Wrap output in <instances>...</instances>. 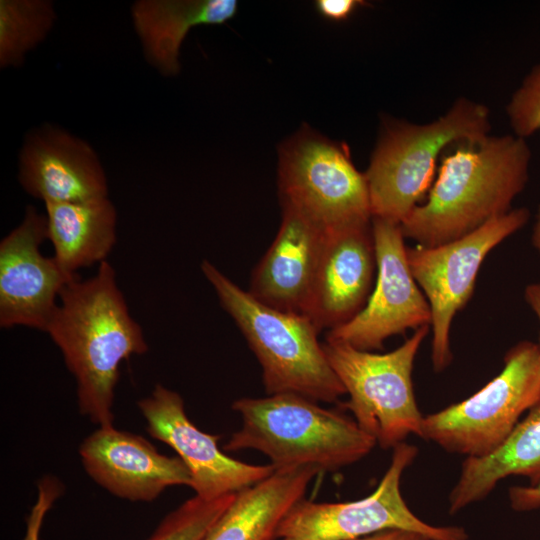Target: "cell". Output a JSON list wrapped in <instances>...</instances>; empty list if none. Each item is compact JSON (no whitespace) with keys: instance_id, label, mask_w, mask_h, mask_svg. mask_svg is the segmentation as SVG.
<instances>
[{"instance_id":"cell-1","label":"cell","mask_w":540,"mask_h":540,"mask_svg":"<svg viewBox=\"0 0 540 540\" xmlns=\"http://www.w3.org/2000/svg\"><path fill=\"white\" fill-rule=\"evenodd\" d=\"M45 333L76 381L81 415L98 427L113 425L120 363L146 353L148 345L108 261L94 276H78L63 287Z\"/></svg>"},{"instance_id":"cell-2","label":"cell","mask_w":540,"mask_h":540,"mask_svg":"<svg viewBox=\"0 0 540 540\" xmlns=\"http://www.w3.org/2000/svg\"><path fill=\"white\" fill-rule=\"evenodd\" d=\"M530 160L526 139L516 135L461 144L443 158L425 202L402 222L405 238L437 246L506 214L528 182Z\"/></svg>"},{"instance_id":"cell-3","label":"cell","mask_w":540,"mask_h":540,"mask_svg":"<svg viewBox=\"0 0 540 540\" xmlns=\"http://www.w3.org/2000/svg\"><path fill=\"white\" fill-rule=\"evenodd\" d=\"M231 408L242 424L223 450L259 451L274 471L301 467L335 471L361 460L377 444L353 418L295 393L242 397Z\"/></svg>"},{"instance_id":"cell-4","label":"cell","mask_w":540,"mask_h":540,"mask_svg":"<svg viewBox=\"0 0 540 540\" xmlns=\"http://www.w3.org/2000/svg\"><path fill=\"white\" fill-rule=\"evenodd\" d=\"M201 271L256 356L268 395L295 393L336 403L346 394L309 317L260 302L208 260L202 261Z\"/></svg>"},{"instance_id":"cell-5","label":"cell","mask_w":540,"mask_h":540,"mask_svg":"<svg viewBox=\"0 0 540 540\" xmlns=\"http://www.w3.org/2000/svg\"><path fill=\"white\" fill-rule=\"evenodd\" d=\"M490 130L488 107L463 97L430 123L385 118L364 172L372 219L401 225L430 190L440 153L454 143L477 145Z\"/></svg>"},{"instance_id":"cell-6","label":"cell","mask_w":540,"mask_h":540,"mask_svg":"<svg viewBox=\"0 0 540 540\" xmlns=\"http://www.w3.org/2000/svg\"><path fill=\"white\" fill-rule=\"evenodd\" d=\"M430 326H422L387 353L359 350L327 340L328 362L349 399L341 407L352 413L358 426L383 449L395 448L411 435L421 434L424 416L413 389L412 371L418 350Z\"/></svg>"},{"instance_id":"cell-7","label":"cell","mask_w":540,"mask_h":540,"mask_svg":"<svg viewBox=\"0 0 540 540\" xmlns=\"http://www.w3.org/2000/svg\"><path fill=\"white\" fill-rule=\"evenodd\" d=\"M540 399V347L521 341L504 356L500 373L467 399L424 416L421 434L444 450L485 457L510 436Z\"/></svg>"},{"instance_id":"cell-8","label":"cell","mask_w":540,"mask_h":540,"mask_svg":"<svg viewBox=\"0 0 540 540\" xmlns=\"http://www.w3.org/2000/svg\"><path fill=\"white\" fill-rule=\"evenodd\" d=\"M278 188L282 206L324 231L372 221L367 179L348 147L307 125L279 149Z\"/></svg>"},{"instance_id":"cell-9","label":"cell","mask_w":540,"mask_h":540,"mask_svg":"<svg viewBox=\"0 0 540 540\" xmlns=\"http://www.w3.org/2000/svg\"><path fill=\"white\" fill-rule=\"evenodd\" d=\"M529 218L528 209L515 208L458 239L437 246L406 248L410 271L431 310L434 371H443L452 361L451 324L472 297L484 259L502 241L523 228Z\"/></svg>"},{"instance_id":"cell-10","label":"cell","mask_w":540,"mask_h":540,"mask_svg":"<svg viewBox=\"0 0 540 540\" xmlns=\"http://www.w3.org/2000/svg\"><path fill=\"white\" fill-rule=\"evenodd\" d=\"M418 454L403 442L393 448L388 469L376 490L365 498L341 503H296L278 526L276 538L286 540H355L380 531L403 529L430 540H467L459 526H434L416 516L405 502L401 477Z\"/></svg>"},{"instance_id":"cell-11","label":"cell","mask_w":540,"mask_h":540,"mask_svg":"<svg viewBox=\"0 0 540 540\" xmlns=\"http://www.w3.org/2000/svg\"><path fill=\"white\" fill-rule=\"evenodd\" d=\"M372 234L376 277L370 297L354 318L327 331L326 339L374 352L391 336L430 326L431 310L410 271L401 225L373 218Z\"/></svg>"},{"instance_id":"cell-12","label":"cell","mask_w":540,"mask_h":540,"mask_svg":"<svg viewBox=\"0 0 540 540\" xmlns=\"http://www.w3.org/2000/svg\"><path fill=\"white\" fill-rule=\"evenodd\" d=\"M149 435L172 448L188 468L196 496L212 500L236 494L269 477L274 468L236 460L219 448V435L197 428L180 394L156 384L138 401Z\"/></svg>"},{"instance_id":"cell-13","label":"cell","mask_w":540,"mask_h":540,"mask_svg":"<svg viewBox=\"0 0 540 540\" xmlns=\"http://www.w3.org/2000/svg\"><path fill=\"white\" fill-rule=\"evenodd\" d=\"M46 215L27 206L22 222L0 242V327L46 330L63 287L72 279L46 257ZM78 277V276H77Z\"/></svg>"},{"instance_id":"cell-14","label":"cell","mask_w":540,"mask_h":540,"mask_svg":"<svg viewBox=\"0 0 540 540\" xmlns=\"http://www.w3.org/2000/svg\"><path fill=\"white\" fill-rule=\"evenodd\" d=\"M90 478L112 495L151 502L168 487H191V474L179 457L166 456L144 437L115 428L98 427L79 447Z\"/></svg>"},{"instance_id":"cell-15","label":"cell","mask_w":540,"mask_h":540,"mask_svg":"<svg viewBox=\"0 0 540 540\" xmlns=\"http://www.w3.org/2000/svg\"><path fill=\"white\" fill-rule=\"evenodd\" d=\"M18 167L22 188L44 204L108 197L107 177L93 147L53 124L27 133Z\"/></svg>"},{"instance_id":"cell-16","label":"cell","mask_w":540,"mask_h":540,"mask_svg":"<svg viewBox=\"0 0 540 540\" xmlns=\"http://www.w3.org/2000/svg\"><path fill=\"white\" fill-rule=\"evenodd\" d=\"M374 276L372 221L325 231L305 315L320 331L344 325L364 308Z\"/></svg>"},{"instance_id":"cell-17","label":"cell","mask_w":540,"mask_h":540,"mask_svg":"<svg viewBox=\"0 0 540 540\" xmlns=\"http://www.w3.org/2000/svg\"><path fill=\"white\" fill-rule=\"evenodd\" d=\"M324 233L298 211L282 206L278 233L254 268L248 292L270 307L305 315Z\"/></svg>"},{"instance_id":"cell-18","label":"cell","mask_w":540,"mask_h":540,"mask_svg":"<svg viewBox=\"0 0 540 540\" xmlns=\"http://www.w3.org/2000/svg\"><path fill=\"white\" fill-rule=\"evenodd\" d=\"M237 10L235 0H138L131 17L147 62L171 77L180 72V50L189 31L198 25L223 24Z\"/></svg>"},{"instance_id":"cell-19","label":"cell","mask_w":540,"mask_h":540,"mask_svg":"<svg viewBox=\"0 0 540 540\" xmlns=\"http://www.w3.org/2000/svg\"><path fill=\"white\" fill-rule=\"evenodd\" d=\"M316 467L274 471L238 492L201 540H274L279 524L304 498Z\"/></svg>"},{"instance_id":"cell-20","label":"cell","mask_w":540,"mask_h":540,"mask_svg":"<svg viewBox=\"0 0 540 540\" xmlns=\"http://www.w3.org/2000/svg\"><path fill=\"white\" fill-rule=\"evenodd\" d=\"M45 208L47 239L66 275L77 277L79 269L107 261L117 240V210L109 197Z\"/></svg>"},{"instance_id":"cell-21","label":"cell","mask_w":540,"mask_h":540,"mask_svg":"<svg viewBox=\"0 0 540 540\" xmlns=\"http://www.w3.org/2000/svg\"><path fill=\"white\" fill-rule=\"evenodd\" d=\"M512 475L524 476L529 486L540 487V399L498 449L485 457L465 458L449 494V513L486 498Z\"/></svg>"},{"instance_id":"cell-22","label":"cell","mask_w":540,"mask_h":540,"mask_svg":"<svg viewBox=\"0 0 540 540\" xmlns=\"http://www.w3.org/2000/svg\"><path fill=\"white\" fill-rule=\"evenodd\" d=\"M56 21L48 0L0 1V67H18L26 54L42 42Z\"/></svg>"},{"instance_id":"cell-23","label":"cell","mask_w":540,"mask_h":540,"mask_svg":"<svg viewBox=\"0 0 540 540\" xmlns=\"http://www.w3.org/2000/svg\"><path fill=\"white\" fill-rule=\"evenodd\" d=\"M236 494L212 500L193 496L168 513L148 540H201Z\"/></svg>"},{"instance_id":"cell-24","label":"cell","mask_w":540,"mask_h":540,"mask_svg":"<svg viewBox=\"0 0 540 540\" xmlns=\"http://www.w3.org/2000/svg\"><path fill=\"white\" fill-rule=\"evenodd\" d=\"M506 111L516 136L526 139L540 131V64L532 68L513 93Z\"/></svg>"},{"instance_id":"cell-25","label":"cell","mask_w":540,"mask_h":540,"mask_svg":"<svg viewBox=\"0 0 540 540\" xmlns=\"http://www.w3.org/2000/svg\"><path fill=\"white\" fill-rule=\"evenodd\" d=\"M63 492L64 485L53 475H45L38 480L37 498L27 516L23 540H39L44 518Z\"/></svg>"},{"instance_id":"cell-26","label":"cell","mask_w":540,"mask_h":540,"mask_svg":"<svg viewBox=\"0 0 540 540\" xmlns=\"http://www.w3.org/2000/svg\"><path fill=\"white\" fill-rule=\"evenodd\" d=\"M364 5L366 2L361 0H318L315 2L318 13L330 21L346 20Z\"/></svg>"},{"instance_id":"cell-27","label":"cell","mask_w":540,"mask_h":540,"mask_svg":"<svg viewBox=\"0 0 540 540\" xmlns=\"http://www.w3.org/2000/svg\"><path fill=\"white\" fill-rule=\"evenodd\" d=\"M511 507L518 512L540 508V487L513 486L509 489Z\"/></svg>"},{"instance_id":"cell-28","label":"cell","mask_w":540,"mask_h":540,"mask_svg":"<svg viewBox=\"0 0 540 540\" xmlns=\"http://www.w3.org/2000/svg\"><path fill=\"white\" fill-rule=\"evenodd\" d=\"M355 540H430L425 535L403 529H389L380 531Z\"/></svg>"},{"instance_id":"cell-29","label":"cell","mask_w":540,"mask_h":540,"mask_svg":"<svg viewBox=\"0 0 540 540\" xmlns=\"http://www.w3.org/2000/svg\"><path fill=\"white\" fill-rule=\"evenodd\" d=\"M524 297L540 323V281L527 285L524 291ZM538 345L540 347V337Z\"/></svg>"},{"instance_id":"cell-30","label":"cell","mask_w":540,"mask_h":540,"mask_svg":"<svg viewBox=\"0 0 540 540\" xmlns=\"http://www.w3.org/2000/svg\"><path fill=\"white\" fill-rule=\"evenodd\" d=\"M532 244L540 256V205L538 207L532 230Z\"/></svg>"},{"instance_id":"cell-31","label":"cell","mask_w":540,"mask_h":540,"mask_svg":"<svg viewBox=\"0 0 540 540\" xmlns=\"http://www.w3.org/2000/svg\"><path fill=\"white\" fill-rule=\"evenodd\" d=\"M280 540H286V539H280Z\"/></svg>"}]
</instances>
